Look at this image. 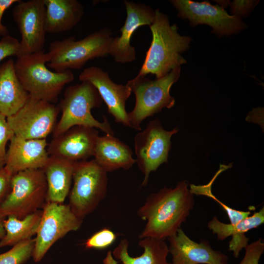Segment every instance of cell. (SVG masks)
I'll return each mask as SVG.
<instances>
[{"label":"cell","mask_w":264,"mask_h":264,"mask_svg":"<svg viewBox=\"0 0 264 264\" xmlns=\"http://www.w3.org/2000/svg\"><path fill=\"white\" fill-rule=\"evenodd\" d=\"M184 180L175 187H164L149 195L137 210V215L146 221L139 238L151 237L165 240L180 228L194 206V195Z\"/></svg>","instance_id":"cell-1"},{"label":"cell","mask_w":264,"mask_h":264,"mask_svg":"<svg viewBox=\"0 0 264 264\" xmlns=\"http://www.w3.org/2000/svg\"><path fill=\"white\" fill-rule=\"evenodd\" d=\"M149 27L152 40L137 75L152 74L160 78L186 63L181 53L189 48L192 38L180 35L176 24L171 25L168 16L159 9L155 10Z\"/></svg>","instance_id":"cell-2"},{"label":"cell","mask_w":264,"mask_h":264,"mask_svg":"<svg viewBox=\"0 0 264 264\" xmlns=\"http://www.w3.org/2000/svg\"><path fill=\"white\" fill-rule=\"evenodd\" d=\"M49 60L48 52L43 50L17 58L15 67L20 81L30 97L54 104L65 86L73 81L74 77L70 70H49L46 66Z\"/></svg>","instance_id":"cell-3"},{"label":"cell","mask_w":264,"mask_h":264,"mask_svg":"<svg viewBox=\"0 0 264 264\" xmlns=\"http://www.w3.org/2000/svg\"><path fill=\"white\" fill-rule=\"evenodd\" d=\"M102 102L96 88L87 81L68 87L58 105L62 115L52 132L53 137L75 126L97 128L106 134L114 135L106 117L100 122L91 113L92 109L100 107Z\"/></svg>","instance_id":"cell-4"},{"label":"cell","mask_w":264,"mask_h":264,"mask_svg":"<svg viewBox=\"0 0 264 264\" xmlns=\"http://www.w3.org/2000/svg\"><path fill=\"white\" fill-rule=\"evenodd\" d=\"M112 34L110 29L104 28L80 40L71 36L53 41L47 52V66L56 72L79 69L90 60L107 56L113 38Z\"/></svg>","instance_id":"cell-5"},{"label":"cell","mask_w":264,"mask_h":264,"mask_svg":"<svg viewBox=\"0 0 264 264\" xmlns=\"http://www.w3.org/2000/svg\"><path fill=\"white\" fill-rule=\"evenodd\" d=\"M180 67H176L166 76L151 80L143 75H137L127 85L135 96L133 110L128 113L130 127L141 131V123L147 118L158 113L164 108L171 109L175 99L170 94L173 85L178 80Z\"/></svg>","instance_id":"cell-6"},{"label":"cell","mask_w":264,"mask_h":264,"mask_svg":"<svg viewBox=\"0 0 264 264\" xmlns=\"http://www.w3.org/2000/svg\"><path fill=\"white\" fill-rule=\"evenodd\" d=\"M47 184L42 169L27 170L14 174L11 190L0 205V215L19 219L43 208L46 202Z\"/></svg>","instance_id":"cell-7"},{"label":"cell","mask_w":264,"mask_h":264,"mask_svg":"<svg viewBox=\"0 0 264 264\" xmlns=\"http://www.w3.org/2000/svg\"><path fill=\"white\" fill-rule=\"evenodd\" d=\"M72 180L68 204L72 212L83 220L105 198L108 181L107 173L94 159L77 162Z\"/></svg>","instance_id":"cell-8"},{"label":"cell","mask_w":264,"mask_h":264,"mask_svg":"<svg viewBox=\"0 0 264 264\" xmlns=\"http://www.w3.org/2000/svg\"><path fill=\"white\" fill-rule=\"evenodd\" d=\"M178 131L177 127L165 130L159 119L149 122L145 129L134 138L135 163L144 176L141 186H146L150 175L163 163L168 162L171 137Z\"/></svg>","instance_id":"cell-9"},{"label":"cell","mask_w":264,"mask_h":264,"mask_svg":"<svg viewBox=\"0 0 264 264\" xmlns=\"http://www.w3.org/2000/svg\"><path fill=\"white\" fill-rule=\"evenodd\" d=\"M36 234L32 258L40 262L51 247L68 233L78 230L83 220L77 217L68 204L46 202L42 208Z\"/></svg>","instance_id":"cell-10"},{"label":"cell","mask_w":264,"mask_h":264,"mask_svg":"<svg viewBox=\"0 0 264 264\" xmlns=\"http://www.w3.org/2000/svg\"><path fill=\"white\" fill-rule=\"evenodd\" d=\"M60 110L58 105L30 96L6 119L15 136L26 140L46 139L55 129Z\"/></svg>","instance_id":"cell-11"},{"label":"cell","mask_w":264,"mask_h":264,"mask_svg":"<svg viewBox=\"0 0 264 264\" xmlns=\"http://www.w3.org/2000/svg\"><path fill=\"white\" fill-rule=\"evenodd\" d=\"M170 2L178 11L177 16L187 19L191 26L207 24L212 28L211 32L219 37L238 33L247 27L242 18L228 14L222 7L209 1L172 0Z\"/></svg>","instance_id":"cell-12"},{"label":"cell","mask_w":264,"mask_h":264,"mask_svg":"<svg viewBox=\"0 0 264 264\" xmlns=\"http://www.w3.org/2000/svg\"><path fill=\"white\" fill-rule=\"evenodd\" d=\"M12 13L21 35L20 56L44 50L46 33L44 0H20Z\"/></svg>","instance_id":"cell-13"},{"label":"cell","mask_w":264,"mask_h":264,"mask_svg":"<svg viewBox=\"0 0 264 264\" xmlns=\"http://www.w3.org/2000/svg\"><path fill=\"white\" fill-rule=\"evenodd\" d=\"M79 79L81 82L90 83L96 88L106 103L108 112L113 116L116 122L130 127L126 104L132 91L127 84L114 83L107 72L95 66L84 69Z\"/></svg>","instance_id":"cell-14"},{"label":"cell","mask_w":264,"mask_h":264,"mask_svg":"<svg viewBox=\"0 0 264 264\" xmlns=\"http://www.w3.org/2000/svg\"><path fill=\"white\" fill-rule=\"evenodd\" d=\"M98 132L95 128L73 126L53 137L47 145L49 156L73 162L86 161L93 156Z\"/></svg>","instance_id":"cell-15"},{"label":"cell","mask_w":264,"mask_h":264,"mask_svg":"<svg viewBox=\"0 0 264 264\" xmlns=\"http://www.w3.org/2000/svg\"><path fill=\"white\" fill-rule=\"evenodd\" d=\"M124 3L127 13L126 21L120 29V36L113 38L109 52L116 62L121 64L135 59V48L130 43L132 35L139 27L149 26L155 16V10L144 3L129 0H124Z\"/></svg>","instance_id":"cell-16"},{"label":"cell","mask_w":264,"mask_h":264,"mask_svg":"<svg viewBox=\"0 0 264 264\" xmlns=\"http://www.w3.org/2000/svg\"><path fill=\"white\" fill-rule=\"evenodd\" d=\"M172 264H228V257L213 249L207 240H191L180 228L168 238Z\"/></svg>","instance_id":"cell-17"},{"label":"cell","mask_w":264,"mask_h":264,"mask_svg":"<svg viewBox=\"0 0 264 264\" xmlns=\"http://www.w3.org/2000/svg\"><path fill=\"white\" fill-rule=\"evenodd\" d=\"M46 139L26 140L15 135L10 140L4 167L13 175L27 170L42 169L49 155Z\"/></svg>","instance_id":"cell-18"},{"label":"cell","mask_w":264,"mask_h":264,"mask_svg":"<svg viewBox=\"0 0 264 264\" xmlns=\"http://www.w3.org/2000/svg\"><path fill=\"white\" fill-rule=\"evenodd\" d=\"M93 156L95 162L107 173L120 169L128 170L135 163L130 147L111 135L98 137Z\"/></svg>","instance_id":"cell-19"},{"label":"cell","mask_w":264,"mask_h":264,"mask_svg":"<svg viewBox=\"0 0 264 264\" xmlns=\"http://www.w3.org/2000/svg\"><path fill=\"white\" fill-rule=\"evenodd\" d=\"M264 223V206L252 215L235 223H225L214 216L207 223L208 228L216 234L217 238L223 241L232 236L229 242V251H232L234 257L238 258L240 252L248 244L249 238L245 236L248 231L258 228Z\"/></svg>","instance_id":"cell-20"},{"label":"cell","mask_w":264,"mask_h":264,"mask_svg":"<svg viewBox=\"0 0 264 264\" xmlns=\"http://www.w3.org/2000/svg\"><path fill=\"white\" fill-rule=\"evenodd\" d=\"M75 163L49 156L42 169L47 184L46 202L64 203L70 190Z\"/></svg>","instance_id":"cell-21"},{"label":"cell","mask_w":264,"mask_h":264,"mask_svg":"<svg viewBox=\"0 0 264 264\" xmlns=\"http://www.w3.org/2000/svg\"><path fill=\"white\" fill-rule=\"evenodd\" d=\"M29 97L17 75L13 60L0 65V113L6 117L13 115Z\"/></svg>","instance_id":"cell-22"},{"label":"cell","mask_w":264,"mask_h":264,"mask_svg":"<svg viewBox=\"0 0 264 264\" xmlns=\"http://www.w3.org/2000/svg\"><path fill=\"white\" fill-rule=\"evenodd\" d=\"M46 33L68 31L76 26L84 14L83 5L77 0H44Z\"/></svg>","instance_id":"cell-23"},{"label":"cell","mask_w":264,"mask_h":264,"mask_svg":"<svg viewBox=\"0 0 264 264\" xmlns=\"http://www.w3.org/2000/svg\"><path fill=\"white\" fill-rule=\"evenodd\" d=\"M129 244L127 239H122L112 252L114 257L122 264H172L167 261L169 251L164 240L151 237L140 239L138 245L143 252L137 257L129 254Z\"/></svg>","instance_id":"cell-24"},{"label":"cell","mask_w":264,"mask_h":264,"mask_svg":"<svg viewBox=\"0 0 264 264\" xmlns=\"http://www.w3.org/2000/svg\"><path fill=\"white\" fill-rule=\"evenodd\" d=\"M42 210H39L22 219L8 216L4 221L5 234L0 240V247L13 246L36 235L41 219Z\"/></svg>","instance_id":"cell-25"},{"label":"cell","mask_w":264,"mask_h":264,"mask_svg":"<svg viewBox=\"0 0 264 264\" xmlns=\"http://www.w3.org/2000/svg\"><path fill=\"white\" fill-rule=\"evenodd\" d=\"M220 172L221 171H219L208 184L203 185L190 184L189 188L190 191L194 195L205 196L211 198L217 202L226 213L230 223L234 224L250 216L251 212L249 211H243L233 209L220 201L212 194L211 191L212 185Z\"/></svg>","instance_id":"cell-26"},{"label":"cell","mask_w":264,"mask_h":264,"mask_svg":"<svg viewBox=\"0 0 264 264\" xmlns=\"http://www.w3.org/2000/svg\"><path fill=\"white\" fill-rule=\"evenodd\" d=\"M35 239L32 238L17 243L0 254V264H24L32 257Z\"/></svg>","instance_id":"cell-27"},{"label":"cell","mask_w":264,"mask_h":264,"mask_svg":"<svg viewBox=\"0 0 264 264\" xmlns=\"http://www.w3.org/2000/svg\"><path fill=\"white\" fill-rule=\"evenodd\" d=\"M117 239L116 234L109 228H104L94 233L85 242L87 249H103L112 245Z\"/></svg>","instance_id":"cell-28"},{"label":"cell","mask_w":264,"mask_h":264,"mask_svg":"<svg viewBox=\"0 0 264 264\" xmlns=\"http://www.w3.org/2000/svg\"><path fill=\"white\" fill-rule=\"evenodd\" d=\"M14 135V133L7 121L6 117L0 113V170L5 164L6 144Z\"/></svg>","instance_id":"cell-29"},{"label":"cell","mask_w":264,"mask_h":264,"mask_svg":"<svg viewBox=\"0 0 264 264\" xmlns=\"http://www.w3.org/2000/svg\"><path fill=\"white\" fill-rule=\"evenodd\" d=\"M245 254L239 264H259L264 252V242L262 238L248 244L245 247Z\"/></svg>","instance_id":"cell-30"},{"label":"cell","mask_w":264,"mask_h":264,"mask_svg":"<svg viewBox=\"0 0 264 264\" xmlns=\"http://www.w3.org/2000/svg\"><path fill=\"white\" fill-rule=\"evenodd\" d=\"M11 56H21L20 44L16 38L7 35L0 40V62Z\"/></svg>","instance_id":"cell-31"},{"label":"cell","mask_w":264,"mask_h":264,"mask_svg":"<svg viewBox=\"0 0 264 264\" xmlns=\"http://www.w3.org/2000/svg\"><path fill=\"white\" fill-rule=\"evenodd\" d=\"M258 0H235L230 2L232 15L241 18L248 15L258 4Z\"/></svg>","instance_id":"cell-32"},{"label":"cell","mask_w":264,"mask_h":264,"mask_svg":"<svg viewBox=\"0 0 264 264\" xmlns=\"http://www.w3.org/2000/svg\"><path fill=\"white\" fill-rule=\"evenodd\" d=\"M13 176L4 167L0 170V205L11 190Z\"/></svg>","instance_id":"cell-33"},{"label":"cell","mask_w":264,"mask_h":264,"mask_svg":"<svg viewBox=\"0 0 264 264\" xmlns=\"http://www.w3.org/2000/svg\"><path fill=\"white\" fill-rule=\"evenodd\" d=\"M20 0H0V36H4L8 34L7 28L2 23V18L4 12L14 3Z\"/></svg>","instance_id":"cell-34"},{"label":"cell","mask_w":264,"mask_h":264,"mask_svg":"<svg viewBox=\"0 0 264 264\" xmlns=\"http://www.w3.org/2000/svg\"><path fill=\"white\" fill-rule=\"evenodd\" d=\"M5 218L0 215V240H1L5 235V230L4 226V221Z\"/></svg>","instance_id":"cell-35"}]
</instances>
